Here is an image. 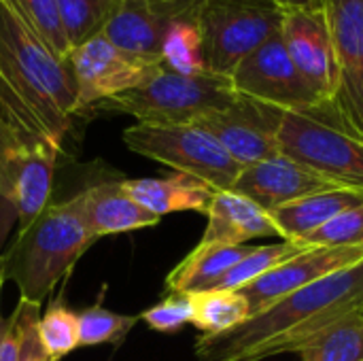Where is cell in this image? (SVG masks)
I'll use <instances>...</instances> for the list:
<instances>
[{"instance_id": "1", "label": "cell", "mask_w": 363, "mask_h": 361, "mask_svg": "<svg viewBox=\"0 0 363 361\" xmlns=\"http://www.w3.org/2000/svg\"><path fill=\"white\" fill-rule=\"evenodd\" d=\"M353 313H363V262L289 294L225 334L202 336L196 353L204 361H264L298 353Z\"/></svg>"}, {"instance_id": "2", "label": "cell", "mask_w": 363, "mask_h": 361, "mask_svg": "<svg viewBox=\"0 0 363 361\" xmlns=\"http://www.w3.org/2000/svg\"><path fill=\"white\" fill-rule=\"evenodd\" d=\"M0 109L30 136L62 149L77 115V85L68 60L0 0Z\"/></svg>"}, {"instance_id": "3", "label": "cell", "mask_w": 363, "mask_h": 361, "mask_svg": "<svg viewBox=\"0 0 363 361\" xmlns=\"http://www.w3.org/2000/svg\"><path fill=\"white\" fill-rule=\"evenodd\" d=\"M94 243L74 198L51 202L0 257V281L15 283L19 298L40 304Z\"/></svg>"}, {"instance_id": "4", "label": "cell", "mask_w": 363, "mask_h": 361, "mask_svg": "<svg viewBox=\"0 0 363 361\" xmlns=\"http://www.w3.org/2000/svg\"><path fill=\"white\" fill-rule=\"evenodd\" d=\"M238 98L230 77L213 72L179 74L162 68L147 83L108 98L94 109L132 115L136 123L187 126L208 113L232 106Z\"/></svg>"}, {"instance_id": "5", "label": "cell", "mask_w": 363, "mask_h": 361, "mask_svg": "<svg viewBox=\"0 0 363 361\" xmlns=\"http://www.w3.org/2000/svg\"><path fill=\"white\" fill-rule=\"evenodd\" d=\"M277 140L283 155L308 166L340 189L363 194V143L334 123L325 106L283 111Z\"/></svg>"}, {"instance_id": "6", "label": "cell", "mask_w": 363, "mask_h": 361, "mask_svg": "<svg viewBox=\"0 0 363 361\" xmlns=\"http://www.w3.org/2000/svg\"><path fill=\"white\" fill-rule=\"evenodd\" d=\"M283 15L270 0H208L198 15L206 72L230 77L249 53L281 32Z\"/></svg>"}, {"instance_id": "7", "label": "cell", "mask_w": 363, "mask_h": 361, "mask_svg": "<svg viewBox=\"0 0 363 361\" xmlns=\"http://www.w3.org/2000/svg\"><path fill=\"white\" fill-rule=\"evenodd\" d=\"M123 143L136 155L166 164L177 172L191 174L217 191L234 187L242 166L196 123L153 126L134 123L123 130Z\"/></svg>"}, {"instance_id": "8", "label": "cell", "mask_w": 363, "mask_h": 361, "mask_svg": "<svg viewBox=\"0 0 363 361\" xmlns=\"http://www.w3.org/2000/svg\"><path fill=\"white\" fill-rule=\"evenodd\" d=\"M68 66L77 85V113L147 83L164 68L162 62L117 49L102 32L72 47Z\"/></svg>"}, {"instance_id": "9", "label": "cell", "mask_w": 363, "mask_h": 361, "mask_svg": "<svg viewBox=\"0 0 363 361\" xmlns=\"http://www.w3.org/2000/svg\"><path fill=\"white\" fill-rule=\"evenodd\" d=\"M238 96L279 111H317L325 106L291 62L281 32L249 53L230 74Z\"/></svg>"}, {"instance_id": "10", "label": "cell", "mask_w": 363, "mask_h": 361, "mask_svg": "<svg viewBox=\"0 0 363 361\" xmlns=\"http://www.w3.org/2000/svg\"><path fill=\"white\" fill-rule=\"evenodd\" d=\"M328 11L338 55V85L325 109L334 123L363 143V0H330Z\"/></svg>"}, {"instance_id": "11", "label": "cell", "mask_w": 363, "mask_h": 361, "mask_svg": "<svg viewBox=\"0 0 363 361\" xmlns=\"http://www.w3.org/2000/svg\"><path fill=\"white\" fill-rule=\"evenodd\" d=\"M281 38L296 68L328 104L338 85V55L330 11H285Z\"/></svg>"}, {"instance_id": "12", "label": "cell", "mask_w": 363, "mask_h": 361, "mask_svg": "<svg viewBox=\"0 0 363 361\" xmlns=\"http://www.w3.org/2000/svg\"><path fill=\"white\" fill-rule=\"evenodd\" d=\"M281 113L240 96L232 106L204 115L196 126L208 132L245 168L281 153L277 140Z\"/></svg>"}, {"instance_id": "13", "label": "cell", "mask_w": 363, "mask_h": 361, "mask_svg": "<svg viewBox=\"0 0 363 361\" xmlns=\"http://www.w3.org/2000/svg\"><path fill=\"white\" fill-rule=\"evenodd\" d=\"M363 262V245L355 247H311L279 268L262 274L253 283L236 289L245 296L251 309V317L259 315L274 302L289 294L308 287L330 274L351 268Z\"/></svg>"}, {"instance_id": "14", "label": "cell", "mask_w": 363, "mask_h": 361, "mask_svg": "<svg viewBox=\"0 0 363 361\" xmlns=\"http://www.w3.org/2000/svg\"><path fill=\"white\" fill-rule=\"evenodd\" d=\"M340 189L308 166L279 153L264 162L245 166L232 191L253 200L266 213L291 204L300 198Z\"/></svg>"}, {"instance_id": "15", "label": "cell", "mask_w": 363, "mask_h": 361, "mask_svg": "<svg viewBox=\"0 0 363 361\" xmlns=\"http://www.w3.org/2000/svg\"><path fill=\"white\" fill-rule=\"evenodd\" d=\"M87 232L98 240L102 236L155 228L162 219L138 204L121 181L100 183L74 196Z\"/></svg>"}, {"instance_id": "16", "label": "cell", "mask_w": 363, "mask_h": 361, "mask_svg": "<svg viewBox=\"0 0 363 361\" xmlns=\"http://www.w3.org/2000/svg\"><path fill=\"white\" fill-rule=\"evenodd\" d=\"M206 217L208 223L200 245H247L253 238L279 236L270 215L232 189L213 196Z\"/></svg>"}, {"instance_id": "17", "label": "cell", "mask_w": 363, "mask_h": 361, "mask_svg": "<svg viewBox=\"0 0 363 361\" xmlns=\"http://www.w3.org/2000/svg\"><path fill=\"white\" fill-rule=\"evenodd\" d=\"M60 151L62 149H57L51 143H38L32 149H28L17 162L9 202L17 215V232L30 228L51 204L49 200L53 187V172Z\"/></svg>"}, {"instance_id": "18", "label": "cell", "mask_w": 363, "mask_h": 361, "mask_svg": "<svg viewBox=\"0 0 363 361\" xmlns=\"http://www.w3.org/2000/svg\"><path fill=\"white\" fill-rule=\"evenodd\" d=\"M121 185L138 204L160 219L170 213L187 211L206 215L213 196L217 194L208 183L185 172H174L164 179H130L121 181Z\"/></svg>"}, {"instance_id": "19", "label": "cell", "mask_w": 363, "mask_h": 361, "mask_svg": "<svg viewBox=\"0 0 363 361\" xmlns=\"http://www.w3.org/2000/svg\"><path fill=\"white\" fill-rule=\"evenodd\" d=\"M168 21L149 0H123L104 23L102 34L117 49L136 57L162 62V43Z\"/></svg>"}, {"instance_id": "20", "label": "cell", "mask_w": 363, "mask_h": 361, "mask_svg": "<svg viewBox=\"0 0 363 361\" xmlns=\"http://www.w3.org/2000/svg\"><path fill=\"white\" fill-rule=\"evenodd\" d=\"M359 204H363V194L351 189H332L300 198L291 204L270 211L268 215L283 240L302 243L308 234Z\"/></svg>"}, {"instance_id": "21", "label": "cell", "mask_w": 363, "mask_h": 361, "mask_svg": "<svg viewBox=\"0 0 363 361\" xmlns=\"http://www.w3.org/2000/svg\"><path fill=\"white\" fill-rule=\"evenodd\" d=\"M251 245H198L166 279L172 294L215 289L219 281L251 253Z\"/></svg>"}, {"instance_id": "22", "label": "cell", "mask_w": 363, "mask_h": 361, "mask_svg": "<svg viewBox=\"0 0 363 361\" xmlns=\"http://www.w3.org/2000/svg\"><path fill=\"white\" fill-rule=\"evenodd\" d=\"M191 302V326L204 336H219L251 317L249 302L236 289H206L187 294Z\"/></svg>"}, {"instance_id": "23", "label": "cell", "mask_w": 363, "mask_h": 361, "mask_svg": "<svg viewBox=\"0 0 363 361\" xmlns=\"http://www.w3.org/2000/svg\"><path fill=\"white\" fill-rule=\"evenodd\" d=\"M302 361H363V313H353L306 343Z\"/></svg>"}, {"instance_id": "24", "label": "cell", "mask_w": 363, "mask_h": 361, "mask_svg": "<svg viewBox=\"0 0 363 361\" xmlns=\"http://www.w3.org/2000/svg\"><path fill=\"white\" fill-rule=\"evenodd\" d=\"M162 64L179 74L206 72L198 19H179L168 23L162 43Z\"/></svg>"}, {"instance_id": "25", "label": "cell", "mask_w": 363, "mask_h": 361, "mask_svg": "<svg viewBox=\"0 0 363 361\" xmlns=\"http://www.w3.org/2000/svg\"><path fill=\"white\" fill-rule=\"evenodd\" d=\"M306 249H311V247H306L304 243H294V240H281V243H272V245L253 247L251 253L247 257H242L219 281V285L215 289H242L245 285H249L255 279H259L262 274L279 268L281 264L294 260L296 255H300Z\"/></svg>"}, {"instance_id": "26", "label": "cell", "mask_w": 363, "mask_h": 361, "mask_svg": "<svg viewBox=\"0 0 363 361\" xmlns=\"http://www.w3.org/2000/svg\"><path fill=\"white\" fill-rule=\"evenodd\" d=\"M123 0H57L60 19L70 49L102 32Z\"/></svg>"}, {"instance_id": "27", "label": "cell", "mask_w": 363, "mask_h": 361, "mask_svg": "<svg viewBox=\"0 0 363 361\" xmlns=\"http://www.w3.org/2000/svg\"><path fill=\"white\" fill-rule=\"evenodd\" d=\"M6 2L47 43V47L55 55L68 60L70 43L60 19L57 0H6Z\"/></svg>"}, {"instance_id": "28", "label": "cell", "mask_w": 363, "mask_h": 361, "mask_svg": "<svg viewBox=\"0 0 363 361\" xmlns=\"http://www.w3.org/2000/svg\"><path fill=\"white\" fill-rule=\"evenodd\" d=\"M79 347L117 345L136 326L140 317L111 313L102 306H89L79 315Z\"/></svg>"}, {"instance_id": "29", "label": "cell", "mask_w": 363, "mask_h": 361, "mask_svg": "<svg viewBox=\"0 0 363 361\" xmlns=\"http://www.w3.org/2000/svg\"><path fill=\"white\" fill-rule=\"evenodd\" d=\"M38 336L51 361H60L79 347V317L55 302L38 321Z\"/></svg>"}, {"instance_id": "30", "label": "cell", "mask_w": 363, "mask_h": 361, "mask_svg": "<svg viewBox=\"0 0 363 361\" xmlns=\"http://www.w3.org/2000/svg\"><path fill=\"white\" fill-rule=\"evenodd\" d=\"M38 140L30 134H26L2 109H0V200L11 202V191H13V174L17 168V162L21 155L32 149Z\"/></svg>"}, {"instance_id": "31", "label": "cell", "mask_w": 363, "mask_h": 361, "mask_svg": "<svg viewBox=\"0 0 363 361\" xmlns=\"http://www.w3.org/2000/svg\"><path fill=\"white\" fill-rule=\"evenodd\" d=\"M306 247H355L363 245V204L349 209L302 240Z\"/></svg>"}, {"instance_id": "32", "label": "cell", "mask_w": 363, "mask_h": 361, "mask_svg": "<svg viewBox=\"0 0 363 361\" xmlns=\"http://www.w3.org/2000/svg\"><path fill=\"white\" fill-rule=\"evenodd\" d=\"M140 319L155 332L174 334L185 326H191V302L187 294H170L160 304L147 309Z\"/></svg>"}, {"instance_id": "33", "label": "cell", "mask_w": 363, "mask_h": 361, "mask_svg": "<svg viewBox=\"0 0 363 361\" xmlns=\"http://www.w3.org/2000/svg\"><path fill=\"white\" fill-rule=\"evenodd\" d=\"M23 351V334L19 315L13 309L9 317L0 315V361H21Z\"/></svg>"}, {"instance_id": "34", "label": "cell", "mask_w": 363, "mask_h": 361, "mask_svg": "<svg viewBox=\"0 0 363 361\" xmlns=\"http://www.w3.org/2000/svg\"><path fill=\"white\" fill-rule=\"evenodd\" d=\"M153 9L170 23L179 19H198L208 0H149Z\"/></svg>"}, {"instance_id": "35", "label": "cell", "mask_w": 363, "mask_h": 361, "mask_svg": "<svg viewBox=\"0 0 363 361\" xmlns=\"http://www.w3.org/2000/svg\"><path fill=\"white\" fill-rule=\"evenodd\" d=\"M281 11H298V9H328L330 0H270Z\"/></svg>"}, {"instance_id": "36", "label": "cell", "mask_w": 363, "mask_h": 361, "mask_svg": "<svg viewBox=\"0 0 363 361\" xmlns=\"http://www.w3.org/2000/svg\"><path fill=\"white\" fill-rule=\"evenodd\" d=\"M0 302H2V281H0Z\"/></svg>"}]
</instances>
